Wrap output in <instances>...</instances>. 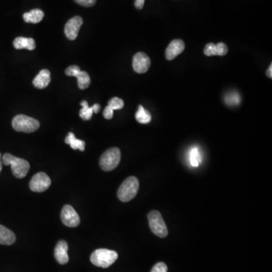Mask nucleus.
Here are the masks:
<instances>
[{
  "mask_svg": "<svg viewBox=\"0 0 272 272\" xmlns=\"http://www.w3.org/2000/svg\"><path fill=\"white\" fill-rule=\"evenodd\" d=\"M2 160L5 166H11L12 173L18 179L25 177L30 169V164L27 160L17 158L11 154H5Z\"/></svg>",
  "mask_w": 272,
  "mask_h": 272,
  "instance_id": "nucleus-1",
  "label": "nucleus"
},
{
  "mask_svg": "<svg viewBox=\"0 0 272 272\" xmlns=\"http://www.w3.org/2000/svg\"><path fill=\"white\" fill-rule=\"evenodd\" d=\"M139 181L135 176L127 178L118 189L117 197L123 202H128L133 200L138 193Z\"/></svg>",
  "mask_w": 272,
  "mask_h": 272,
  "instance_id": "nucleus-2",
  "label": "nucleus"
},
{
  "mask_svg": "<svg viewBox=\"0 0 272 272\" xmlns=\"http://www.w3.org/2000/svg\"><path fill=\"white\" fill-rule=\"evenodd\" d=\"M117 258V252L115 251L108 249H98L92 252L90 260L95 266L106 269L113 264Z\"/></svg>",
  "mask_w": 272,
  "mask_h": 272,
  "instance_id": "nucleus-3",
  "label": "nucleus"
},
{
  "mask_svg": "<svg viewBox=\"0 0 272 272\" xmlns=\"http://www.w3.org/2000/svg\"><path fill=\"white\" fill-rule=\"evenodd\" d=\"M12 127L18 132L30 133L37 131L40 128L38 120L26 115H17L12 120Z\"/></svg>",
  "mask_w": 272,
  "mask_h": 272,
  "instance_id": "nucleus-4",
  "label": "nucleus"
},
{
  "mask_svg": "<svg viewBox=\"0 0 272 272\" xmlns=\"http://www.w3.org/2000/svg\"><path fill=\"white\" fill-rule=\"evenodd\" d=\"M121 159V153L117 148L107 150L100 158V166L104 171H112L119 165Z\"/></svg>",
  "mask_w": 272,
  "mask_h": 272,
  "instance_id": "nucleus-5",
  "label": "nucleus"
},
{
  "mask_svg": "<svg viewBox=\"0 0 272 272\" xmlns=\"http://www.w3.org/2000/svg\"><path fill=\"white\" fill-rule=\"evenodd\" d=\"M148 218L151 231L155 235L161 238L168 235L167 227L160 212L157 210L151 211L148 214Z\"/></svg>",
  "mask_w": 272,
  "mask_h": 272,
  "instance_id": "nucleus-6",
  "label": "nucleus"
},
{
  "mask_svg": "<svg viewBox=\"0 0 272 272\" xmlns=\"http://www.w3.org/2000/svg\"><path fill=\"white\" fill-rule=\"evenodd\" d=\"M65 73L67 76L76 77L77 83H78V87L80 90H85L90 87V83H91L90 75L87 72L80 70L79 66L72 65V66L69 67L65 70Z\"/></svg>",
  "mask_w": 272,
  "mask_h": 272,
  "instance_id": "nucleus-7",
  "label": "nucleus"
},
{
  "mask_svg": "<svg viewBox=\"0 0 272 272\" xmlns=\"http://www.w3.org/2000/svg\"><path fill=\"white\" fill-rule=\"evenodd\" d=\"M51 185V180L45 173L34 175L30 182V188L33 192L41 193L46 191Z\"/></svg>",
  "mask_w": 272,
  "mask_h": 272,
  "instance_id": "nucleus-8",
  "label": "nucleus"
},
{
  "mask_svg": "<svg viewBox=\"0 0 272 272\" xmlns=\"http://www.w3.org/2000/svg\"><path fill=\"white\" fill-rule=\"evenodd\" d=\"M61 219L62 223L68 227H76L80 223V218L78 213L70 205H65L64 206L61 214Z\"/></svg>",
  "mask_w": 272,
  "mask_h": 272,
  "instance_id": "nucleus-9",
  "label": "nucleus"
},
{
  "mask_svg": "<svg viewBox=\"0 0 272 272\" xmlns=\"http://www.w3.org/2000/svg\"><path fill=\"white\" fill-rule=\"evenodd\" d=\"M150 66H151L150 58L144 52H138L133 57V68L136 73H146Z\"/></svg>",
  "mask_w": 272,
  "mask_h": 272,
  "instance_id": "nucleus-10",
  "label": "nucleus"
},
{
  "mask_svg": "<svg viewBox=\"0 0 272 272\" xmlns=\"http://www.w3.org/2000/svg\"><path fill=\"white\" fill-rule=\"evenodd\" d=\"M82 24L83 19L80 16L73 17L68 21L65 27V33L67 38L70 40H76Z\"/></svg>",
  "mask_w": 272,
  "mask_h": 272,
  "instance_id": "nucleus-11",
  "label": "nucleus"
},
{
  "mask_svg": "<svg viewBox=\"0 0 272 272\" xmlns=\"http://www.w3.org/2000/svg\"><path fill=\"white\" fill-rule=\"evenodd\" d=\"M185 48L184 43L181 40H174L169 44L166 49V58L167 60L172 61L180 55Z\"/></svg>",
  "mask_w": 272,
  "mask_h": 272,
  "instance_id": "nucleus-12",
  "label": "nucleus"
},
{
  "mask_svg": "<svg viewBox=\"0 0 272 272\" xmlns=\"http://www.w3.org/2000/svg\"><path fill=\"white\" fill-rule=\"evenodd\" d=\"M228 48L224 43H219L218 44H208L204 48V54L206 56H224L227 55Z\"/></svg>",
  "mask_w": 272,
  "mask_h": 272,
  "instance_id": "nucleus-13",
  "label": "nucleus"
},
{
  "mask_svg": "<svg viewBox=\"0 0 272 272\" xmlns=\"http://www.w3.org/2000/svg\"><path fill=\"white\" fill-rule=\"evenodd\" d=\"M68 245L65 241H58L55 249V257L59 264L65 265L69 261Z\"/></svg>",
  "mask_w": 272,
  "mask_h": 272,
  "instance_id": "nucleus-14",
  "label": "nucleus"
},
{
  "mask_svg": "<svg viewBox=\"0 0 272 272\" xmlns=\"http://www.w3.org/2000/svg\"><path fill=\"white\" fill-rule=\"evenodd\" d=\"M51 82V73L48 70L44 69L40 70L39 74L36 76L33 81V84L39 90L46 88Z\"/></svg>",
  "mask_w": 272,
  "mask_h": 272,
  "instance_id": "nucleus-15",
  "label": "nucleus"
},
{
  "mask_svg": "<svg viewBox=\"0 0 272 272\" xmlns=\"http://www.w3.org/2000/svg\"><path fill=\"white\" fill-rule=\"evenodd\" d=\"M14 47L16 49H35L36 43L35 40L33 38H26V37H17L13 42Z\"/></svg>",
  "mask_w": 272,
  "mask_h": 272,
  "instance_id": "nucleus-16",
  "label": "nucleus"
},
{
  "mask_svg": "<svg viewBox=\"0 0 272 272\" xmlns=\"http://www.w3.org/2000/svg\"><path fill=\"white\" fill-rule=\"evenodd\" d=\"M16 241L15 234L11 230L0 225V244L12 245Z\"/></svg>",
  "mask_w": 272,
  "mask_h": 272,
  "instance_id": "nucleus-17",
  "label": "nucleus"
},
{
  "mask_svg": "<svg viewBox=\"0 0 272 272\" xmlns=\"http://www.w3.org/2000/svg\"><path fill=\"white\" fill-rule=\"evenodd\" d=\"M23 20L27 23H40L44 18V12L40 9H33L23 15Z\"/></svg>",
  "mask_w": 272,
  "mask_h": 272,
  "instance_id": "nucleus-18",
  "label": "nucleus"
},
{
  "mask_svg": "<svg viewBox=\"0 0 272 272\" xmlns=\"http://www.w3.org/2000/svg\"><path fill=\"white\" fill-rule=\"evenodd\" d=\"M65 143L69 144L71 147L72 149L80 150L81 151L85 150V145H86L85 141L76 138L73 133H68V136L65 138Z\"/></svg>",
  "mask_w": 272,
  "mask_h": 272,
  "instance_id": "nucleus-19",
  "label": "nucleus"
},
{
  "mask_svg": "<svg viewBox=\"0 0 272 272\" xmlns=\"http://www.w3.org/2000/svg\"><path fill=\"white\" fill-rule=\"evenodd\" d=\"M136 119L138 123H141V124H147L151 122V115L141 105H139L138 111L136 113Z\"/></svg>",
  "mask_w": 272,
  "mask_h": 272,
  "instance_id": "nucleus-20",
  "label": "nucleus"
},
{
  "mask_svg": "<svg viewBox=\"0 0 272 272\" xmlns=\"http://www.w3.org/2000/svg\"><path fill=\"white\" fill-rule=\"evenodd\" d=\"M82 106V109L80 110V116L83 120H89L91 119L92 116L93 108L89 106L88 102L87 101H83L80 104Z\"/></svg>",
  "mask_w": 272,
  "mask_h": 272,
  "instance_id": "nucleus-21",
  "label": "nucleus"
},
{
  "mask_svg": "<svg viewBox=\"0 0 272 272\" xmlns=\"http://www.w3.org/2000/svg\"><path fill=\"white\" fill-rule=\"evenodd\" d=\"M201 161V158L199 151L197 148H193L190 153V163H191V166L197 167L199 166Z\"/></svg>",
  "mask_w": 272,
  "mask_h": 272,
  "instance_id": "nucleus-22",
  "label": "nucleus"
},
{
  "mask_svg": "<svg viewBox=\"0 0 272 272\" xmlns=\"http://www.w3.org/2000/svg\"><path fill=\"white\" fill-rule=\"evenodd\" d=\"M108 106L112 108L113 111L114 110H120L124 107V102L121 98L114 97V98L110 100L109 102H108Z\"/></svg>",
  "mask_w": 272,
  "mask_h": 272,
  "instance_id": "nucleus-23",
  "label": "nucleus"
},
{
  "mask_svg": "<svg viewBox=\"0 0 272 272\" xmlns=\"http://www.w3.org/2000/svg\"><path fill=\"white\" fill-rule=\"evenodd\" d=\"M168 268L166 265L163 262H158V264L155 265L153 267L151 272H167Z\"/></svg>",
  "mask_w": 272,
  "mask_h": 272,
  "instance_id": "nucleus-24",
  "label": "nucleus"
},
{
  "mask_svg": "<svg viewBox=\"0 0 272 272\" xmlns=\"http://www.w3.org/2000/svg\"><path fill=\"white\" fill-rule=\"evenodd\" d=\"M76 3L82 6L91 7L95 5L96 0H74Z\"/></svg>",
  "mask_w": 272,
  "mask_h": 272,
  "instance_id": "nucleus-25",
  "label": "nucleus"
},
{
  "mask_svg": "<svg viewBox=\"0 0 272 272\" xmlns=\"http://www.w3.org/2000/svg\"><path fill=\"white\" fill-rule=\"evenodd\" d=\"M103 116L107 120H111L113 116V110L108 105L104 110Z\"/></svg>",
  "mask_w": 272,
  "mask_h": 272,
  "instance_id": "nucleus-26",
  "label": "nucleus"
},
{
  "mask_svg": "<svg viewBox=\"0 0 272 272\" xmlns=\"http://www.w3.org/2000/svg\"><path fill=\"white\" fill-rule=\"evenodd\" d=\"M144 1L145 0H135V7L137 9H142L144 8Z\"/></svg>",
  "mask_w": 272,
  "mask_h": 272,
  "instance_id": "nucleus-27",
  "label": "nucleus"
},
{
  "mask_svg": "<svg viewBox=\"0 0 272 272\" xmlns=\"http://www.w3.org/2000/svg\"><path fill=\"white\" fill-rule=\"evenodd\" d=\"M93 112L94 113H97L100 112V110H101V106H100L98 104H95V105H93Z\"/></svg>",
  "mask_w": 272,
  "mask_h": 272,
  "instance_id": "nucleus-28",
  "label": "nucleus"
},
{
  "mask_svg": "<svg viewBox=\"0 0 272 272\" xmlns=\"http://www.w3.org/2000/svg\"><path fill=\"white\" fill-rule=\"evenodd\" d=\"M272 65L271 64L270 67H269V69H268L267 71H266V75H267L268 77L272 79Z\"/></svg>",
  "mask_w": 272,
  "mask_h": 272,
  "instance_id": "nucleus-29",
  "label": "nucleus"
},
{
  "mask_svg": "<svg viewBox=\"0 0 272 272\" xmlns=\"http://www.w3.org/2000/svg\"><path fill=\"white\" fill-rule=\"evenodd\" d=\"M2 156H1V154H0V173L2 171Z\"/></svg>",
  "mask_w": 272,
  "mask_h": 272,
  "instance_id": "nucleus-30",
  "label": "nucleus"
}]
</instances>
